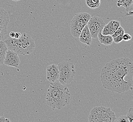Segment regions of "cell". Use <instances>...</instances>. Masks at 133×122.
Instances as JSON below:
<instances>
[{"mask_svg":"<svg viewBox=\"0 0 133 122\" xmlns=\"http://www.w3.org/2000/svg\"><path fill=\"white\" fill-rule=\"evenodd\" d=\"M133 14V11H130L129 12H127V13H126V14H125V16H132Z\"/></svg>","mask_w":133,"mask_h":122,"instance_id":"cell-26","label":"cell"},{"mask_svg":"<svg viewBox=\"0 0 133 122\" xmlns=\"http://www.w3.org/2000/svg\"><path fill=\"white\" fill-rule=\"evenodd\" d=\"M8 49L22 55H29L35 48V42L31 36L23 33L18 39L8 38L4 41Z\"/></svg>","mask_w":133,"mask_h":122,"instance_id":"cell-3","label":"cell"},{"mask_svg":"<svg viewBox=\"0 0 133 122\" xmlns=\"http://www.w3.org/2000/svg\"><path fill=\"white\" fill-rule=\"evenodd\" d=\"M91 17L89 13L84 12L76 14L70 23L72 35L75 38H79L83 29L87 25Z\"/></svg>","mask_w":133,"mask_h":122,"instance_id":"cell-6","label":"cell"},{"mask_svg":"<svg viewBox=\"0 0 133 122\" xmlns=\"http://www.w3.org/2000/svg\"><path fill=\"white\" fill-rule=\"evenodd\" d=\"M21 33H19V32H16L15 33V36H14V38H19L21 37Z\"/></svg>","mask_w":133,"mask_h":122,"instance_id":"cell-24","label":"cell"},{"mask_svg":"<svg viewBox=\"0 0 133 122\" xmlns=\"http://www.w3.org/2000/svg\"><path fill=\"white\" fill-rule=\"evenodd\" d=\"M46 79L51 82L56 81L59 78V70L58 65L52 64L46 67Z\"/></svg>","mask_w":133,"mask_h":122,"instance_id":"cell-9","label":"cell"},{"mask_svg":"<svg viewBox=\"0 0 133 122\" xmlns=\"http://www.w3.org/2000/svg\"><path fill=\"white\" fill-rule=\"evenodd\" d=\"M115 122H128V119L127 118V117L126 116V115H122L120 116L117 119H116Z\"/></svg>","mask_w":133,"mask_h":122,"instance_id":"cell-20","label":"cell"},{"mask_svg":"<svg viewBox=\"0 0 133 122\" xmlns=\"http://www.w3.org/2000/svg\"><path fill=\"white\" fill-rule=\"evenodd\" d=\"M85 2L88 7L91 9H95L99 7L101 0H85Z\"/></svg>","mask_w":133,"mask_h":122,"instance_id":"cell-16","label":"cell"},{"mask_svg":"<svg viewBox=\"0 0 133 122\" xmlns=\"http://www.w3.org/2000/svg\"><path fill=\"white\" fill-rule=\"evenodd\" d=\"M88 120L92 122H115L116 117L110 107H94L88 116Z\"/></svg>","mask_w":133,"mask_h":122,"instance_id":"cell-4","label":"cell"},{"mask_svg":"<svg viewBox=\"0 0 133 122\" xmlns=\"http://www.w3.org/2000/svg\"><path fill=\"white\" fill-rule=\"evenodd\" d=\"M20 63V59L18 54L15 52L8 49L5 55L3 64L7 66L18 68Z\"/></svg>","mask_w":133,"mask_h":122,"instance_id":"cell-8","label":"cell"},{"mask_svg":"<svg viewBox=\"0 0 133 122\" xmlns=\"http://www.w3.org/2000/svg\"><path fill=\"white\" fill-rule=\"evenodd\" d=\"M15 33L14 32H11L9 35L10 36V38H14V36H15Z\"/></svg>","mask_w":133,"mask_h":122,"instance_id":"cell-25","label":"cell"},{"mask_svg":"<svg viewBox=\"0 0 133 122\" xmlns=\"http://www.w3.org/2000/svg\"><path fill=\"white\" fill-rule=\"evenodd\" d=\"M10 120L5 118L3 116L0 117V122H10Z\"/></svg>","mask_w":133,"mask_h":122,"instance_id":"cell-23","label":"cell"},{"mask_svg":"<svg viewBox=\"0 0 133 122\" xmlns=\"http://www.w3.org/2000/svg\"><path fill=\"white\" fill-rule=\"evenodd\" d=\"M116 4L118 7L125 8L127 12L133 11V0H116Z\"/></svg>","mask_w":133,"mask_h":122,"instance_id":"cell-12","label":"cell"},{"mask_svg":"<svg viewBox=\"0 0 133 122\" xmlns=\"http://www.w3.org/2000/svg\"><path fill=\"white\" fill-rule=\"evenodd\" d=\"M11 1H15V2H17V1H21V0H11Z\"/></svg>","mask_w":133,"mask_h":122,"instance_id":"cell-27","label":"cell"},{"mask_svg":"<svg viewBox=\"0 0 133 122\" xmlns=\"http://www.w3.org/2000/svg\"><path fill=\"white\" fill-rule=\"evenodd\" d=\"M87 25L92 38L95 39L97 37L98 34L105 26V23L101 18L91 17Z\"/></svg>","mask_w":133,"mask_h":122,"instance_id":"cell-7","label":"cell"},{"mask_svg":"<svg viewBox=\"0 0 133 122\" xmlns=\"http://www.w3.org/2000/svg\"><path fill=\"white\" fill-rule=\"evenodd\" d=\"M59 70V82L63 85L70 84L75 75L74 64L69 61H62L58 65Z\"/></svg>","mask_w":133,"mask_h":122,"instance_id":"cell-5","label":"cell"},{"mask_svg":"<svg viewBox=\"0 0 133 122\" xmlns=\"http://www.w3.org/2000/svg\"><path fill=\"white\" fill-rule=\"evenodd\" d=\"M123 30H124V29H123V27L122 26H119V27L117 29V30L115 32V33H113L112 35H111L112 37L113 38H114V37H115L116 36L119 35L120 33H121V32L123 31Z\"/></svg>","mask_w":133,"mask_h":122,"instance_id":"cell-21","label":"cell"},{"mask_svg":"<svg viewBox=\"0 0 133 122\" xmlns=\"http://www.w3.org/2000/svg\"><path fill=\"white\" fill-rule=\"evenodd\" d=\"M125 33L124 30L121 32L119 35L113 38V42H114L115 43H119L123 41V36Z\"/></svg>","mask_w":133,"mask_h":122,"instance_id":"cell-18","label":"cell"},{"mask_svg":"<svg viewBox=\"0 0 133 122\" xmlns=\"http://www.w3.org/2000/svg\"><path fill=\"white\" fill-rule=\"evenodd\" d=\"M7 50L8 48L4 41H0V65L3 64L5 55Z\"/></svg>","mask_w":133,"mask_h":122,"instance_id":"cell-14","label":"cell"},{"mask_svg":"<svg viewBox=\"0 0 133 122\" xmlns=\"http://www.w3.org/2000/svg\"><path fill=\"white\" fill-rule=\"evenodd\" d=\"M129 122H133V108H130L128 110V112L126 115Z\"/></svg>","mask_w":133,"mask_h":122,"instance_id":"cell-19","label":"cell"},{"mask_svg":"<svg viewBox=\"0 0 133 122\" xmlns=\"http://www.w3.org/2000/svg\"><path fill=\"white\" fill-rule=\"evenodd\" d=\"M79 38L80 41L82 42V43L86 44L88 46L91 45L92 42V36L87 25L83 29L80 34Z\"/></svg>","mask_w":133,"mask_h":122,"instance_id":"cell-10","label":"cell"},{"mask_svg":"<svg viewBox=\"0 0 133 122\" xmlns=\"http://www.w3.org/2000/svg\"><path fill=\"white\" fill-rule=\"evenodd\" d=\"M10 20V18L7 11L0 7V26L7 27Z\"/></svg>","mask_w":133,"mask_h":122,"instance_id":"cell-11","label":"cell"},{"mask_svg":"<svg viewBox=\"0 0 133 122\" xmlns=\"http://www.w3.org/2000/svg\"><path fill=\"white\" fill-rule=\"evenodd\" d=\"M133 71V63L130 59L123 57L113 60L106 64L101 70L100 78L102 87L118 93L132 90V82L125 78Z\"/></svg>","mask_w":133,"mask_h":122,"instance_id":"cell-1","label":"cell"},{"mask_svg":"<svg viewBox=\"0 0 133 122\" xmlns=\"http://www.w3.org/2000/svg\"><path fill=\"white\" fill-rule=\"evenodd\" d=\"M131 35L130 34L128 33H125L124 34L123 36V41H130L131 40Z\"/></svg>","mask_w":133,"mask_h":122,"instance_id":"cell-22","label":"cell"},{"mask_svg":"<svg viewBox=\"0 0 133 122\" xmlns=\"http://www.w3.org/2000/svg\"><path fill=\"white\" fill-rule=\"evenodd\" d=\"M7 33V27L0 26V41H2Z\"/></svg>","mask_w":133,"mask_h":122,"instance_id":"cell-17","label":"cell"},{"mask_svg":"<svg viewBox=\"0 0 133 122\" xmlns=\"http://www.w3.org/2000/svg\"><path fill=\"white\" fill-rule=\"evenodd\" d=\"M109 27V35H112L120 26V23L118 21L111 20L108 23Z\"/></svg>","mask_w":133,"mask_h":122,"instance_id":"cell-15","label":"cell"},{"mask_svg":"<svg viewBox=\"0 0 133 122\" xmlns=\"http://www.w3.org/2000/svg\"><path fill=\"white\" fill-rule=\"evenodd\" d=\"M70 94L68 87L58 80L51 82L47 91L45 99L47 105L54 109H62L70 102Z\"/></svg>","mask_w":133,"mask_h":122,"instance_id":"cell-2","label":"cell"},{"mask_svg":"<svg viewBox=\"0 0 133 122\" xmlns=\"http://www.w3.org/2000/svg\"><path fill=\"white\" fill-rule=\"evenodd\" d=\"M97 37L100 43L106 45L110 46L113 43V37L110 35H102L101 33V30L98 34Z\"/></svg>","mask_w":133,"mask_h":122,"instance_id":"cell-13","label":"cell"}]
</instances>
